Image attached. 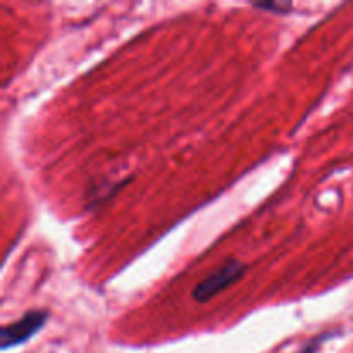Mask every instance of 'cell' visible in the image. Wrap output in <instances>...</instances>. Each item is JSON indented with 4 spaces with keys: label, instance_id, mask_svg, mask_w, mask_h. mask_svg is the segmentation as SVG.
Listing matches in <instances>:
<instances>
[{
    "label": "cell",
    "instance_id": "obj_3",
    "mask_svg": "<svg viewBox=\"0 0 353 353\" xmlns=\"http://www.w3.org/2000/svg\"><path fill=\"white\" fill-rule=\"evenodd\" d=\"M255 9H261V10H269V12H274L279 14V16H286L293 10V3L288 2H255L252 3Z\"/></svg>",
    "mask_w": 353,
    "mask_h": 353
},
{
    "label": "cell",
    "instance_id": "obj_4",
    "mask_svg": "<svg viewBox=\"0 0 353 353\" xmlns=\"http://www.w3.org/2000/svg\"><path fill=\"white\" fill-rule=\"evenodd\" d=\"M317 347H319V340H314V341H310V343L307 345L305 348H303L302 353H316Z\"/></svg>",
    "mask_w": 353,
    "mask_h": 353
},
{
    "label": "cell",
    "instance_id": "obj_1",
    "mask_svg": "<svg viewBox=\"0 0 353 353\" xmlns=\"http://www.w3.org/2000/svg\"><path fill=\"white\" fill-rule=\"evenodd\" d=\"M245 271H247V265H245L243 262L230 259V261H226L221 268H217L216 271L210 272L207 278H203L202 281L193 288V300L199 303H207L209 300H212L214 296L219 295L223 290L230 288L231 285L240 281V279L243 278Z\"/></svg>",
    "mask_w": 353,
    "mask_h": 353
},
{
    "label": "cell",
    "instance_id": "obj_2",
    "mask_svg": "<svg viewBox=\"0 0 353 353\" xmlns=\"http://www.w3.org/2000/svg\"><path fill=\"white\" fill-rule=\"evenodd\" d=\"M47 321L48 310L45 309H34L24 312L21 316V319L14 321V323L7 324V326H3L0 330V345H2V350L17 347V345L24 343L30 338H33L45 326Z\"/></svg>",
    "mask_w": 353,
    "mask_h": 353
}]
</instances>
